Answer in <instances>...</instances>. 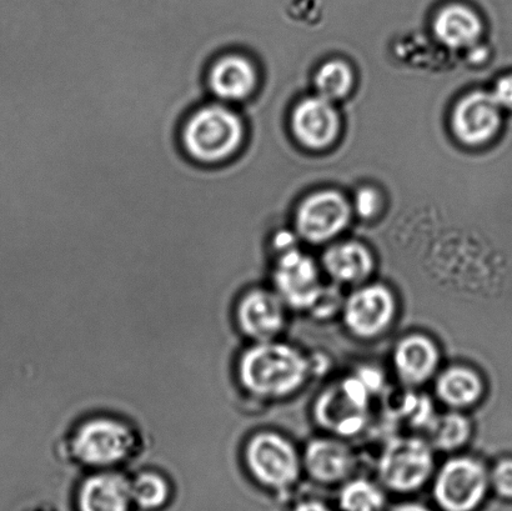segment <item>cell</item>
<instances>
[{
    "label": "cell",
    "mask_w": 512,
    "mask_h": 511,
    "mask_svg": "<svg viewBox=\"0 0 512 511\" xmlns=\"http://www.w3.org/2000/svg\"><path fill=\"white\" fill-rule=\"evenodd\" d=\"M500 125V105L488 93L466 95L454 110V132L461 142L468 145L489 142L499 132Z\"/></svg>",
    "instance_id": "12"
},
{
    "label": "cell",
    "mask_w": 512,
    "mask_h": 511,
    "mask_svg": "<svg viewBox=\"0 0 512 511\" xmlns=\"http://www.w3.org/2000/svg\"><path fill=\"white\" fill-rule=\"evenodd\" d=\"M319 97L326 100L344 98L353 87V72L348 64L334 60L320 68L315 78Z\"/></svg>",
    "instance_id": "24"
},
{
    "label": "cell",
    "mask_w": 512,
    "mask_h": 511,
    "mask_svg": "<svg viewBox=\"0 0 512 511\" xmlns=\"http://www.w3.org/2000/svg\"><path fill=\"white\" fill-rule=\"evenodd\" d=\"M294 511H330L323 503L319 502H305L301 503L294 509Z\"/></svg>",
    "instance_id": "30"
},
{
    "label": "cell",
    "mask_w": 512,
    "mask_h": 511,
    "mask_svg": "<svg viewBox=\"0 0 512 511\" xmlns=\"http://www.w3.org/2000/svg\"><path fill=\"white\" fill-rule=\"evenodd\" d=\"M273 283L275 293L286 307L308 312L324 288L314 260L296 248L280 254L273 272Z\"/></svg>",
    "instance_id": "9"
},
{
    "label": "cell",
    "mask_w": 512,
    "mask_h": 511,
    "mask_svg": "<svg viewBox=\"0 0 512 511\" xmlns=\"http://www.w3.org/2000/svg\"><path fill=\"white\" fill-rule=\"evenodd\" d=\"M371 394L358 375L344 379L324 390L316 400V422L338 437H353L368 422Z\"/></svg>",
    "instance_id": "4"
},
{
    "label": "cell",
    "mask_w": 512,
    "mask_h": 511,
    "mask_svg": "<svg viewBox=\"0 0 512 511\" xmlns=\"http://www.w3.org/2000/svg\"><path fill=\"white\" fill-rule=\"evenodd\" d=\"M485 57H486L485 49H475L473 54H471V59H473V62H483Z\"/></svg>",
    "instance_id": "32"
},
{
    "label": "cell",
    "mask_w": 512,
    "mask_h": 511,
    "mask_svg": "<svg viewBox=\"0 0 512 511\" xmlns=\"http://www.w3.org/2000/svg\"><path fill=\"white\" fill-rule=\"evenodd\" d=\"M301 462L316 482L333 484L348 477L354 468L355 458L341 440L319 438L306 445Z\"/></svg>",
    "instance_id": "17"
},
{
    "label": "cell",
    "mask_w": 512,
    "mask_h": 511,
    "mask_svg": "<svg viewBox=\"0 0 512 511\" xmlns=\"http://www.w3.org/2000/svg\"><path fill=\"white\" fill-rule=\"evenodd\" d=\"M428 430L431 447L446 453L464 447L471 437L470 420L458 410L434 417Z\"/></svg>",
    "instance_id": "22"
},
{
    "label": "cell",
    "mask_w": 512,
    "mask_h": 511,
    "mask_svg": "<svg viewBox=\"0 0 512 511\" xmlns=\"http://www.w3.org/2000/svg\"><path fill=\"white\" fill-rule=\"evenodd\" d=\"M490 488L504 503H512V454L496 460L490 470Z\"/></svg>",
    "instance_id": "25"
},
{
    "label": "cell",
    "mask_w": 512,
    "mask_h": 511,
    "mask_svg": "<svg viewBox=\"0 0 512 511\" xmlns=\"http://www.w3.org/2000/svg\"><path fill=\"white\" fill-rule=\"evenodd\" d=\"M393 364L401 383L408 387H419L429 382L438 370L439 348L425 335H409L396 344Z\"/></svg>",
    "instance_id": "16"
},
{
    "label": "cell",
    "mask_w": 512,
    "mask_h": 511,
    "mask_svg": "<svg viewBox=\"0 0 512 511\" xmlns=\"http://www.w3.org/2000/svg\"><path fill=\"white\" fill-rule=\"evenodd\" d=\"M244 459L256 482L275 490L295 484L303 465L294 445L274 432L254 434L245 445Z\"/></svg>",
    "instance_id": "6"
},
{
    "label": "cell",
    "mask_w": 512,
    "mask_h": 511,
    "mask_svg": "<svg viewBox=\"0 0 512 511\" xmlns=\"http://www.w3.org/2000/svg\"><path fill=\"white\" fill-rule=\"evenodd\" d=\"M210 93L222 103L243 102L258 84V72L247 57L238 53L220 55L210 64L207 77Z\"/></svg>",
    "instance_id": "13"
},
{
    "label": "cell",
    "mask_w": 512,
    "mask_h": 511,
    "mask_svg": "<svg viewBox=\"0 0 512 511\" xmlns=\"http://www.w3.org/2000/svg\"><path fill=\"white\" fill-rule=\"evenodd\" d=\"M380 207L379 194L371 188L360 189L355 198L356 212L360 217L373 218Z\"/></svg>",
    "instance_id": "27"
},
{
    "label": "cell",
    "mask_w": 512,
    "mask_h": 511,
    "mask_svg": "<svg viewBox=\"0 0 512 511\" xmlns=\"http://www.w3.org/2000/svg\"><path fill=\"white\" fill-rule=\"evenodd\" d=\"M275 248L280 253L288 252V250L295 249L296 239L294 234L289 232H280L274 239Z\"/></svg>",
    "instance_id": "29"
},
{
    "label": "cell",
    "mask_w": 512,
    "mask_h": 511,
    "mask_svg": "<svg viewBox=\"0 0 512 511\" xmlns=\"http://www.w3.org/2000/svg\"><path fill=\"white\" fill-rule=\"evenodd\" d=\"M490 470L479 459L448 460L436 475L434 497L445 511H474L490 490Z\"/></svg>",
    "instance_id": "7"
},
{
    "label": "cell",
    "mask_w": 512,
    "mask_h": 511,
    "mask_svg": "<svg viewBox=\"0 0 512 511\" xmlns=\"http://www.w3.org/2000/svg\"><path fill=\"white\" fill-rule=\"evenodd\" d=\"M440 42L450 48H465L479 39L483 25L473 10L463 5H450L441 10L434 23Z\"/></svg>",
    "instance_id": "20"
},
{
    "label": "cell",
    "mask_w": 512,
    "mask_h": 511,
    "mask_svg": "<svg viewBox=\"0 0 512 511\" xmlns=\"http://www.w3.org/2000/svg\"><path fill=\"white\" fill-rule=\"evenodd\" d=\"M130 495L134 508L142 511H159L169 503L172 488L163 474L155 470H143L130 478Z\"/></svg>",
    "instance_id": "21"
},
{
    "label": "cell",
    "mask_w": 512,
    "mask_h": 511,
    "mask_svg": "<svg viewBox=\"0 0 512 511\" xmlns=\"http://www.w3.org/2000/svg\"><path fill=\"white\" fill-rule=\"evenodd\" d=\"M244 137L242 118L222 102L193 110L180 130L184 152L203 165H218L232 159L242 148Z\"/></svg>",
    "instance_id": "2"
},
{
    "label": "cell",
    "mask_w": 512,
    "mask_h": 511,
    "mask_svg": "<svg viewBox=\"0 0 512 511\" xmlns=\"http://www.w3.org/2000/svg\"><path fill=\"white\" fill-rule=\"evenodd\" d=\"M78 511H132L130 478L118 470H97L80 484Z\"/></svg>",
    "instance_id": "14"
},
{
    "label": "cell",
    "mask_w": 512,
    "mask_h": 511,
    "mask_svg": "<svg viewBox=\"0 0 512 511\" xmlns=\"http://www.w3.org/2000/svg\"><path fill=\"white\" fill-rule=\"evenodd\" d=\"M293 130L299 142L310 149L329 147L338 137L339 115L330 100L321 97L305 99L293 114Z\"/></svg>",
    "instance_id": "15"
},
{
    "label": "cell",
    "mask_w": 512,
    "mask_h": 511,
    "mask_svg": "<svg viewBox=\"0 0 512 511\" xmlns=\"http://www.w3.org/2000/svg\"><path fill=\"white\" fill-rule=\"evenodd\" d=\"M393 511H430L428 508L423 507V505L411 503V504H401L399 507L393 509Z\"/></svg>",
    "instance_id": "31"
},
{
    "label": "cell",
    "mask_w": 512,
    "mask_h": 511,
    "mask_svg": "<svg viewBox=\"0 0 512 511\" xmlns=\"http://www.w3.org/2000/svg\"><path fill=\"white\" fill-rule=\"evenodd\" d=\"M323 267L334 283L356 285L373 274L374 258L363 244L346 242L326 250Z\"/></svg>",
    "instance_id": "18"
},
{
    "label": "cell",
    "mask_w": 512,
    "mask_h": 511,
    "mask_svg": "<svg viewBox=\"0 0 512 511\" xmlns=\"http://www.w3.org/2000/svg\"><path fill=\"white\" fill-rule=\"evenodd\" d=\"M435 393L449 408L465 409L478 404L484 397L485 383L476 370L456 365L439 375Z\"/></svg>",
    "instance_id": "19"
},
{
    "label": "cell",
    "mask_w": 512,
    "mask_h": 511,
    "mask_svg": "<svg viewBox=\"0 0 512 511\" xmlns=\"http://www.w3.org/2000/svg\"><path fill=\"white\" fill-rule=\"evenodd\" d=\"M285 307L275 292L266 289L249 290L237 307L240 332L254 343L274 340L285 327Z\"/></svg>",
    "instance_id": "11"
},
{
    "label": "cell",
    "mask_w": 512,
    "mask_h": 511,
    "mask_svg": "<svg viewBox=\"0 0 512 511\" xmlns=\"http://www.w3.org/2000/svg\"><path fill=\"white\" fill-rule=\"evenodd\" d=\"M343 304L338 290L324 287L310 312L315 314L316 317L326 318L333 315L340 307L343 308Z\"/></svg>",
    "instance_id": "26"
},
{
    "label": "cell",
    "mask_w": 512,
    "mask_h": 511,
    "mask_svg": "<svg viewBox=\"0 0 512 511\" xmlns=\"http://www.w3.org/2000/svg\"><path fill=\"white\" fill-rule=\"evenodd\" d=\"M70 449L80 464L94 472L113 470L132 458L137 449V435L123 420L92 418L75 430Z\"/></svg>",
    "instance_id": "3"
},
{
    "label": "cell",
    "mask_w": 512,
    "mask_h": 511,
    "mask_svg": "<svg viewBox=\"0 0 512 511\" xmlns=\"http://www.w3.org/2000/svg\"><path fill=\"white\" fill-rule=\"evenodd\" d=\"M341 309L346 329L356 338L369 340L379 337L393 323L396 300L385 285L370 284L354 290Z\"/></svg>",
    "instance_id": "8"
},
{
    "label": "cell",
    "mask_w": 512,
    "mask_h": 511,
    "mask_svg": "<svg viewBox=\"0 0 512 511\" xmlns=\"http://www.w3.org/2000/svg\"><path fill=\"white\" fill-rule=\"evenodd\" d=\"M433 470V447L418 437L391 440L378 465L381 482L396 493H410L423 487Z\"/></svg>",
    "instance_id": "5"
},
{
    "label": "cell",
    "mask_w": 512,
    "mask_h": 511,
    "mask_svg": "<svg viewBox=\"0 0 512 511\" xmlns=\"http://www.w3.org/2000/svg\"><path fill=\"white\" fill-rule=\"evenodd\" d=\"M350 207L343 195L326 190L300 205L296 228L306 242L320 244L333 239L348 225Z\"/></svg>",
    "instance_id": "10"
},
{
    "label": "cell",
    "mask_w": 512,
    "mask_h": 511,
    "mask_svg": "<svg viewBox=\"0 0 512 511\" xmlns=\"http://www.w3.org/2000/svg\"><path fill=\"white\" fill-rule=\"evenodd\" d=\"M309 373V360L299 349L275 340L254 343L238 363L240 384L260 399L289 397L303 387Z\"/></svg>",
    "instance_id": "1"
},
{
    "label": "cell",
    "mask_w": 512,
    "mask_h": 511,
    "mask_svg": "<svg viewBox=\"0 0 512 511\" xmlns=\"http://www.w3.org/2000/svg\"><path fill=\"white\" fill-rule=\"evenodd\" d=\"M491 95L500 107L512 108V75L501 78Z\"/></svg>",
    "instance_id": "28"
},
{
    "label": "cell",
    "mask_w": 512,
    "mask_h": 511,
    "mask_svg": "<svg viewBox=\"0 0 512 511\" xmlns=\"http://www.w3.org/2000/svg\"><path fill=\"white\" fill-rule=\"evenodd\" d=\"M339 502L344 511H379L384 507L385 497L378 485L355 479L341 489Z\"/></svg>",
    "instance_id": "23"
}]
</instances>
